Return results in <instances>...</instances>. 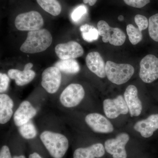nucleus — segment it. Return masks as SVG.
Instances as JSON below:
<instances>
[{
  "label": "nucleus",
  "instance_id": "nucleus-1",
  "mask_svg": "<svg viewBox=\"0 0 158 158\" xmlns=\"http://www.w3.org/2000/svg\"><path fill=\"white\" fill-rule=\"evenodd\" d=\"M40 141L52 158H64L69 148V143L66 136L51 131L43 132Z\"/></svg>",
  "mask_w": 158,
  "mask_h": 158
},
{
  "label": "nucleus",
  "instance_id": "nucleus-2",
  "mask_svg": "<svg viewBox=\"0 0 158 158\" xmlns=\"http://www.w3.org/2000/svg\"><path fill=\"white\" fill-rule=\"evenodd\" d=\"M52 41V35L46 29L29 31L27 39L20 48V50L26 53L41 52L50 46Z\"/></svg>",
  "mask_w": 158,
  "mask_h": 158
},
{
  "label": "nucleus",
  "instance_id": "nucleus-3",
  "mask_svg": "<svg viewBox=\"0 0 158 158\" xmlns=\"http://www.w3.org/2000/svg\"><path fill=\"white\" fill-rule=\"evenodd\" d=\"M106 71L109 81L117 85L127 82L135 72L132 65L129 64H117L110 61L106 63Z\"/></svg>",
  "mask_w": 158,
  "mask_h": 158
},
{
  "label": "nucleus",
  "instance_id": "nucleus-4",
  "mask_svg": "<svg viewBox=\"0 0 158 158\" xmlns=\"http://www.w3.org/2000/svg\"><path fill=\"white\" fill-rule=\"evenodd\" d=\"M44 21L38 11H32L18 15L15 21L16 29L20 31H35L43 26Z\"/></svg>",
  "mask_w": 158,
  "mask_h": 158
},
{
  "label": "nucleus",
  "instance_id": "nucleus-5",
  "mask_svg": "<svg viewBox=\"0 0 158 158\" xmlns=\"http://www.w3.org/2000/svg\"><path fill=\"white\" fill-rule=\"evenodd\" d=\"M97 27L99 35L102 37L104 42H110V44L114 46H121L124 44L126 37L121 29L110 27L104 20L99 21Z\"/></svg>",
  "mask_w": 158,
  "mask_h": 158
},
{
  "label": "nucleus",
  "instance_id": "nucleus-6",
  "mask_svg": "<svg viewBox=\"0 0 158 158\" xmlns=\"http://www.w3.org/2000/svg\"><path fill=\"white\" fill-rule=\"evenodd\" d=\"M85 96V89L81 85L71 84L61 93L60 101L65 107H74L81 102Z\"/></svg>",
  "mask_w": 158,
  "mask_h": 158
},
{
  "label": "nucleus",
  "instance_id": "nucleus-7",
  "mask_svg": "<svg viewBox=\"0 0 158 158\" xmlns=\"http://www.w3.org/2000/svg\"><path fill=\"white\" fill-rule=\"evenodd\" d=\"M140 65L139 77L144 83H152L158 78V58L154 55L145 56Z\"/></svg>",
  "mask_w": 158,
  "mask_h": 158
},
{
  "label": "nucleus",
  "instance_id": "nucleus-8",
  "mask_svg": "<svg viewBox=\"0 0 158 158\" xmlns=\"http://www.w3.org/2000/svg\"><path fill=\"white\" fill-rule=\"evenodd\" d=\"M129 139V135L127 133H120L116 138L109 139L105 141V150L113 155V158H127L125 146Z\"/></svg>",
  "mask_w": 158,
  "mask_h": 158
},
{
  "label": "nucleus",
  "instance_id": "nucleus-9",
  "mask_svg": "<svg viewBox=\"0 0 158 158\" xmlns=\"http://www.w3.org/2000/svg\"><path fill=\"white\" fill-rule=\"evenodd\" d=\"M62 81V74L56 66L48 67L42 74L41 85L49 94L56 93L59 90Z\"/></svg>",
  "mask_w": 158,
  "mask_h": 158
},
{
  "label": "nucleus",
  "instance_id": "nucleus-10",
  "mask_svg": "<svg viewBox=\"0 0 158 158\" xmlns=\"http://www.w3.org/2000/svg\"><path fill=\"white\" fill-rule=\"evenodd\" d=\"M103 109L106 116L111 119L117 118L120 115H125L129 112L124 98L122 95H118L113 99H105Z\"/></svg>",
  "mask_w": 158,
  "mask_h": 158
},
{
  "label": "nucleus",
  "instance_id": "nucleus-11",
  "mask_svg": "<svg viewBox=\"0 0 158 158\" xmlns=\"http://www.w3.org/2000/svg\"><path fill=\"white\" fill-rule=\"evenodd\" d=\"M57 56L61 60L75 59L83 56L84 51L78 43L71 41L66 43L59 44L55 48Z\"/></svg>",
  "mask_w": 158,
  "mask_h": 158
},
{
  "label": "nucleus",
  "instance_id": "nucleus-12",
  "mask_svg": "<svg viewBox=\"0 0 158 158\" xmlns=\"http://www.w3.org/2000/svg\"><path fill=\"white\" fill-rule=\"evenodd\" d=\"M86 123L94 131L99 133H110L114 130L113 124L104 116L98 113L88 114L85 118Z\"/></svg>",
  "mask_w": 158,
  "mask_h": 158
},
{
  "label": "nucleus",
  "instance_id": "nucleus-13",
  "mask_svg": "<svg viewBox=\"0 0 158 158\" xmlns=\"http://www.w3.org/2000/svg\"><path fill=\"white\" fill-rule=\"evenodd\" d=\"M124 97L131 116H139L142 112V105L138 98L137 88L133 85L128 86L125 91Z\"/></svg>",
  "mask_w": 158,
  "mask_h": 158
},
{
  "label": "nucleus",
  "instance_id": "nucleus-14",
  "mask_svg": "<svg viewBox=\"0 0 158 158\" xmlns=\"http://www.w3.org/2000/svg\"><path fill=\"white\" fill-rule=\"evenodd\" d=\"M37 113V110L30 102L28 101L23 102L14 113L13 119L15 124L19 127L27 123L35 116Z\"/></svg>",
  "mask_w": 158,
  "mask_h": 158
},
{
  "label": "nucleus",
  "instance_id": "nucleus-15",
  "mask_svg": "<svg viewBox=\"0 0 158 158\" xmlns=\"http://www.w3.org/2000/svg\"><path fill=\"white\" fill-rule=\"evenodd\" d=\"M134 127L136 131L140 133L144 138L151 137L154 132L158 129V114H152L146 119L138 121Z\"/></svg>",
  "mask_w": 158,
  "mask_h": 158
},
{
  "label": "nucleus",
  "instance_id": "nucleus-16",
  "mask_svg": "<svg viewBox=\"0 0 158 158\" xmlns=\"http://www.w3.org/2000/svg\"><path fill=\"white\" fill-rule=\"evenodd\" d=\"M86 62L89 70L99 77L106 76V64L100 54L98 52H91L87 55Z\"/></svg>",
  "mask_w": 158,
  "mask_h": 158
},
{
  "label": "nucleus",
  "instance_id": "nucleus-17",
  "mask_svg": "<svg viewBox=\"0 0 158 158\" xmlns=\"http://www.w3.org/2000/svg\"><path fill=\"white\" fill-rule=\"evenodd\" d=\"M105 148L101 143L91 144L86 147H79L73 152V158H100L104 155Z\"/></svg>",
  "mask_w": 158,
  "mask_h": 158
},
{
  "label": "nucleus",
  "instance_id": "nucleus-18",
  "mask_svg": "<svg viewBox=\"0 0 158 158\" xmlns=\"http://www.w3.org/2000/svg\"><path fill=\"white\" fill-rule=\"evenodd\" d=\"M14 103L7 94L0 95V123L6 124L10 120L13 114Z\"/></svg>",
  "mask_w": 158,
  "mask_h": 158
},
{
  "label": "nucleus",
  "instance_id": "nucleus-19",
  "mask_svg": "<svg viewBox=\"0 0 158 158\" xmlns=\"http://www.w3.org/2000/svg\"><path fill=\"white\" fill-rule=\"evenodd\" d=\"M9 78L15 81V84L19 86H24L32 81L36 73L31 69H26L20 71L17 69H10L8 71Z\"/></svg>",
  "mask_w": 158,
  "mask_h": 158
},
{
  "label": "nucleus",
  "instance_id": "nucleus-20",
  "mask_svg": "<svg viewBox=\"0 0 158 158\" xmlns=\"http://www.w3.org/2000/svg\"><path fill=\"white\" fill-rule=\"evenodd\" d=\"M55 66L59 69L60 71L69 74H74L80 71L78 62L74 59L59 60L56 62Z\"/></svg>",
  "mask_w": 158,
  "mask_h": 158
},
{
  "label": "nucleus",
  "instance_id": "nucleus-21",
  "mask_svg": "<svg viewBox=\"0 0 158 158\" xmlns=\"http://www.w3.org/2000/svg\"><path fill=\"white\" fill-rule=\"evenodd\" d=\"M43 9L53 16L60 14L62 10L61 5L57 0H36Z\"/></svg>",
  "mask_w": 158,
  "mask_h": 158
},
{
  "label": "nucleus",
  "instance_id": "nucleus-22",
  "mask_svg": "<svg viewBox=\"0 0 158 158\" xmlns=\"http://www.w3.org/2000/svg\"><path fill=\"white\" fill-rule=\"evenodd\" d=\"M82 38L88 42H91L98 39V30L93 26L86 24L80 27Z\"/></svg>",
  "mask_w": 158,
  "mask_h": 158
},
{
  "label": "nucleus",
  "instance_id": "nucleus-23",
  "mask_svg": "<svg viewBox=\"0 0 158 158\" xmlns=\"http://www.w3.org/2000/svg\"><path fill=\"white\" fill-rule=\"evenodd\" d=\"M19 132L22 137L27 140L34 139L37 135V131L35 126L30 122L19 127Z\"/></svg>",
  "mask_w": 158,
  "mask_h": 158
},
{
  "label": "nucleus",
  "instance_id": "nucleus-24",
  "mask_svg": "<svg viewBox=\"0 0 158 158\" xmlns=\"http://www.w3.org/2000/svg\"><path fill=\"white\" fill-rule=\"evenodd\" d=\"M127 32L130 42L133 45H136L142 39V31L132 24L128 25L127 27Z\"/></svg>",
  "mask_w": 158,
  "mask_h": 158
},
{
  "label": "nucleus",
  "instance_id": "nucleus-25",
  "mask_svg": "<svg viewBox=\"0 0 158 158\" xmlns=\"http://www.w3.org/2000/svg\"><path fill=\"white\" fill-rule=\"evenodd\" d=\"M148 32L151 38L154 41L158 42V13L149 18Z\"/></svg>",
  "mask_w": 158,
  "mask_h": 158
},
{
  "label": "nucleus",
  "instance_id": "nucleus-26",
  "mask_svg": "<svg viewBox=\"0 0 158 158\" xmlns=\"http://www.w3.org/2000/svg\"><path fill=\"white\" fill-rule=\"evenodd\" d=\"M88 9L84 5H81L77 6L73 11L71 14V19L75 23L79 22L83 17L87 14Z\"/></svg>",
  "mask_w": 158,
  "mask_h": 158
},
{
  "label": "nucleus",
  "instance_id": "nucleus-27",
  "mask_svg": "<svg viewBox=\"0 0 158 158\" xmlns=\"http://www.w3.org/2000/svg\"><path fill=\"white\" fill-rule=\"evenodd\" d=\"M135 22L138 28L142 31L148 27V21L147 18L141 15H137L135 17Z\"/></svg>",
  "mask_w": 158,
  "mask_h": 158
},
{
  "label": "nucleus",
  "instance_id": "nucleus-28",
  "mask_svg": "<svg viewBox=\"0 0 158 158\" xmlns=\"http://www.w3.org/2000/svg\"><path fill=\"white\" fill-rule=\"evenodd\" d=\"M128 6L136 8H141L150 2V0H123Z\"/></svg>",
  "mask_w": 158,
  "mask_h": 158
},
{
  "label": "nucleus",
  "instance_id": "nucleus-29",
  "mask_svg": "<svg viewBox=\"0 0 158 158\" xmlns=\"http://www.w3.org/2000/svg\"><path fill=\"white\" fill-rule=\"evenodd\" d=\"M10 81L9 77L6 74L0 73V92H5L8 89Z\"/></svg>",
  "mask_w": 158,
  "mask_h": 158
},
{
  "label": "nucleus",
  "instance_id": "nucleus-30",
  "mask_svg": "<svg viewBox=\"0 0 158 158\" xmlns=\"http://www.w3.org/2000/svg\"><path fill=\"white\" fill-rule=\"evenodd\" d=\"M0 158H13L11 148L8 145L4 144L1 147Z\"/></svg>",
  "mask_w": 158,
  "mask_h": 158
},
{
  "label": "nucleus",
  "instance_id": "nucleus-31",
  "mask_svg": "<svg viewBox=\"0 0 158 158\" xmlns=\"http://www.w3.org/2000/svg\"><path fill=\"white\" fill-rule=\"evenodd\" d=\"M28 158H44L37 152L34 151L30 153Z\"/></svg>",
  "mask_w": 158,
  "mask_h": 158
},
{
  "label": "nucleus",
  "instance_id": "nucleus-32",
  "mask_svg": "<svg viewBox=\"0 0 158 158\" xmlns=\"http://www.w3.org/2000/svg\"><path fill=\"white\" fill-rule=\"evenodd\" d=\"M97 0H83V2L85 4H89L90 6H93L95 5Z\"/></svg>",
  "mask_w": 158,
  "mask_h": 158
},
{
  "label": "nucleus",
  "instance_id": "nucleus-33",
  "mask_svg": "<svg viewBox=\"0 0 158 158\" xmlns=\"http://www.w3.org/2000/svg\"><path fill=\"white\" fill-rule=\"evenodd\" d=\"M33 64L32 63H28L27 64H26L25 65L24 68L25 69H31L33 67Z\"/></svg>",
  "mask_w": 158,
  "mask_h": 158
},
{
  "label": "nucleus",
  "instance_id": "nucleus-34",
  "mask_svg": "<svg viewBox=\"0 0 158 158\" xmlns=\"http://www.w3.org/2000/svg\"><path fill=\"white\" fill-rule=\"evenodd\" d=\"M118 19L119 21H123V19H124V17H123V15H119V16H118Z\"/></svg>",
  "mask_w": 158,
  "mask_h": 158
}]
</instances>
